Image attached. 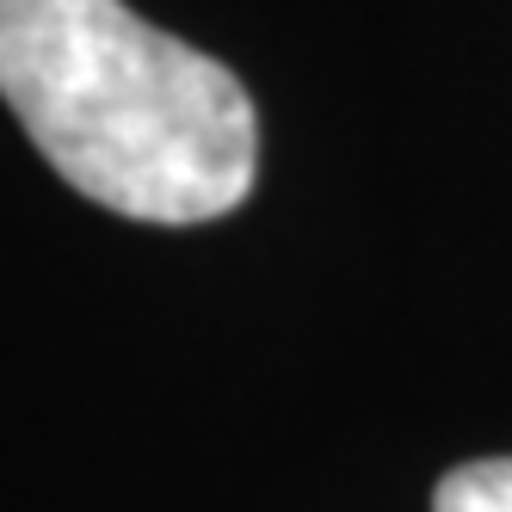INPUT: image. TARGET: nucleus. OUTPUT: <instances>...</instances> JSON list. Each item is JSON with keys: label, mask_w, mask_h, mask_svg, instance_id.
<instances>
[{"label": "nucleus", "mask_w": 512, "mask_h": 512, "mask_svg": "<svg viewBox=\"0 0 512 512\" xmlns=\"http://www.w3.org/2000/svg\"><path fill=\"white\" fill-rule=\"evenodd\" d=\"M0 99L68 186L130 223H216L260 173L235 68L124 0H0Z\"/></svg>", "instance_id": "obj_1"}, {"label": "nucleus", "mask_w": 512, "mask_h": 512, "mask_svg": "<svg viewBox=\"0 0 512 512\" xmlns=\"http://www.w3.org/2000/svg\"><path fill=\"white\" fill-rule=\"evenodd\" d=\"M432 512H512V457L457 463L432 488Z\"/></svg>", "instance_id": "obj_2"}]
</instances>
